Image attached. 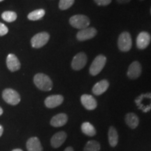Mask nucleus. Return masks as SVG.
<instances>
[{"label": "nucleus", "instance_id": "1", "mask_svg": "<svg viewBox=\"0 0 151 151\" xmlns=\"http://www.w3.org/2000/svg\"><path fill=\"white\" fill-rule=\"evenodd\" d=\"M35 86L42 91H50L52 88V82L48 76L44 73H37L34 77Z\"/></svg>", "mask_w": 151, "mask_h": 151}, {"label": "nucleus", "instance_id": "2", "mask_svg": "<svg viewBox=\"0 0 151 151\" xmlns=\"http://www.w3.org/2000/svg\"><path fill=\"white\" fill-rule=\"evenodd\" d=\"M69 23L73 27L81 30L86 29L90 25V20L88 16L78 14L71 17L69 19Z\"/></svg>", "mask_w": 151, "mask_h": 151}, {"label": "nucleus", "instance_id": "3", "mask_svg": "<svg viewBox=\"0 0 151 151\" xmlns=\"http://www.w3.org/2000/svg\"><path fill=\"white\" fill-rule=\"evenodd\" d=\"M106 63V58L103 55H99L96 57L90 67V73L92 76H97L102 71Z\"/></svg>", "mask_w": 151, "mask_h": 151}, {"label": "nucleus", "instance_id": "4", "mask_svg": "<svg viewBox=\"0 0 151 151\" xmlns=\"http://www.w3.org/2000/svg\"><path fill=\"white\" fill-rule=\"evenodd\" d=\"M132 46V41L130 34L128 32H123L120 34L118 40V47L122 52L129 51Z\"/></svg>", "mask_w": 151, "mask_h": 151}, {"label": "nucleus", "instance_id": "5", "mask_svg": "<svg viewBox=\"0 0 151 151\" xmlns=\"http://www.w3.org/2000/svg\"><path fill=\"white\" fill-rule=\"evenodd\" d=\"M2 97L9 104L15 106L18 104L20 101V96L16 90L6 88L2 92Z\"/></svg>", "mask_w": 151, "mask_h": 151}, {"label": "nucleus", "instance_id": "6", "mask_svg": "<svg viewBox=\"0 0 151 151\" xmlns=\"http://www.w3.org/2000/svg\"><path fill=\"white\" fill-rule=\"evenodd\" d=\"M49 39H50V35L48 32H43L38 33L32 38V46L35 48H40L48 42Z\"/></svg>", "mask_w": 151, "mask_h": 151}, {"label": "nucleus", "instance_id": "7", "mask_svg": "<svg viewBox=\"0 0 151 151\" xmlns=\"http://www.w3.org/2000/svg\"><path fill=\"white\" fill-rule=\"evenodd\" d=\"M87 60H88V58L85 52H78L73 57L72 62H71V67L75 71L81 70L86 65Z\"/></svg>", "mask_w": 151, "mask_h": 151}, {"label": "nucleus", "instance_id": "8", "mask_svg": "<svg viewBox=\"0 0 151 151\" xmlns=\"http://www.w3.org/2000/svg\"><path fill=\"white\" fill-rule=\"evenodd\" d=\"M97 31L94 27H87L77 33L76 38L78 41H84L91 39L97 35Z\"/></svg>", "mask_w": 151, "mask_h": 151}, {"label": "nucleus", "instance_id": "9", "mask_svg": "<svg viewBox=\"0 0 151 151\" xmlns=\"http://www.w3.org/2000/svg\"><path fill=\"white\" fill-rule=\"evenodd\" d=\"M151 40V36L147 32H141L137 39V46L140 50H143L149 46Z\"/></svg>", "mask_w": 151, "mask_h": 151}, {"label": "nucleus", "instance_id": "10", "mask_svg": "<svg viewBox=\"0 0 151 151\" xmlns=\"http://www.w3.org/2000/svg\"><path fill=\"white\" fill-rule=\"evenodd\" d=\"M142 72V67L138 61L133 62L129 65L127 70V76L130 79H137L140 76Z\"/></svg>", "mask_w": 151, "mask_h": 151}, {"label": "nucleus", "instance_id": "11", "mask_svg": "<svg viewBox=\"0 0 151 151\" xmlns=\"http://www.w3.org/2000/svg\"><path fill=\"white\" fill-rule=\"evenodd\" d=\"M81 101L87 110L92 111L97 108V102L93 96L90 94H83L81 97Z\"/></svg>", "mask_w": 151, "mask_h": 151}, {"label": "nucleus", "instance_id": "12", "mask_svg": "<svg viewBox=\"0 0 151 151\" xmlns=\"http://www.w3.org/2000/svg\"><path fill=\"white\" fill-rule=\"evenodd\" d=\"M64 101L63 96L60 94H55V95L49 96L45 99V105L49 109H53L62 104Z\"/></svg>", "mask_w": 151, "mask_h": 151}, {"label": "nucleus", "instance_id": "13", "mask_svg": "<svg viewBox=\"0 0 151 151\" xmlns=\"http://www.w3.org/2000/svg\"><path fill=\"white\" fill-rule=\"evenodd\" d=\"M6 65L8 69L12 72L19 70L21 67L20 62L14 54H9L6 58Z\"/></svg>", "mask_w": 151, "mask_h": 151}, {"label": "nucleus", "instance_id": "14", "mask_svg": "<svg viewBox=\"0 0 151 151\" xmlns=\"http://www.w3.org/2000/svg\"><path fill=\"white\" fill-rule=\"evenodd\" d=\"M66 139H67V134L65 132H59L55 134L50 139L51 146L55 148H59L63 144Z\"/></svg>", "mask_w": 151, "mask_h": 151}, {"label": "nucleus", "instance_id": "15", "mask_svg": "<svg viewBox=\"0 0 151 151\" xmlns=\"http://www.w3.org/2000/svg\"><path fill=\"white\" fill-rule=\"evenodd\" d=\"M68 121V117L65 113H59L56 115L50 120V124L52 127H59L66 124Z\"/></svg>", "mask_w": 151, "mask_h": 151}, {"label": "nucleus", "instance_id": "16", "mask_svg": "<svg viewBox=\"0 0 151 151\" xmlns=\"http://www.w3.org/2000/svg\"><path fill=\"white\" fill-rule=\"evenodd\" d=\"M109 87V82L107 80L100 81L96 83L92 88V92L95 95H101L108 90Z\"/></svg>", "mask_w": 151, "mask_h": 151}, {"label": "nucleus", "instance_id": "17", "mask_svg": "<svg viewBox=\"0 0 151 151\" xmlns=\"http://www.w3.org/2000/svg\"><path fill=\"white\" fill-rule=\"evenodd\" d=\"M26 146L28 151H43L42 146L37 137H32L28 139Z\"/></svg>", "mask_w": 151, "mask_h": 151}, {"label": "nucleus", "instance_id": "18", "mask_svg": "<svg viewBox=\"0 0 151 151\" xmlns=\"http://www.w3.org/2000/svg\"><path fill=\"white\" fill-rule=\"evenodd\" d=\"M126 124H127L128 127H129L131 129H135L138 127L139 124V119L135 113H127L124 118Z\"/></svg>", "mask_w": 151, "mask_h": 151}, {"label": "nucleus", "instance_id": "19", "mask_svg": "<svg viewBox=\"0 0 151 151\" xmlns=\"http://www.w3.org/2000/svg\"><path fill=\"white\" fill-rule=\"evenodd\" d=\"M109 141L111 147H115L117 146L118 143V134L116 128L111 126L109 128Z\"/></svg>", "mask_w": 151, "mask_h": 151}, {"label": "nucleus", "instance_id": "20", "mask_svg": "<svg viewBox=\"0 0 151 151\" xmlns=\"http://www.w3.org/2000/svg\"><path fill=\"white\" fill-rule=\"evenodd\" d=\"M81 131H82L84 134L89 136V137H94L96 134V133H97L94 126L88 122H85L82 124V125H81Z\"/></svg>", "mask_w": 151, "mask_h": 151}, {"label": "nucleus", "instance_id": "21", "mask_svg": "<svg viewBox=\"0 0 151 151\" xmlns=\"http://www.w3.org/2000/svg\"><path fill=\"white\" fill-rule=\"evenodd\" d=\"M46 11L43 9H37V10L32 11L28 14L27 18L29 20H32V21H35V20H38L39 19L42 18L43 16H45Z\"/></svg>", "mask_w": 151, "mask_h": 151}, {"label": "nucleus", "instance_id": "22", "mask_svg": "<svg viewBox=\"0 0 151 151\" xmlns=\"http://www.w3.org/2000/svg\"><path fill=\"white\" fill-rule=\"evenodd\" d=\"M100 144L96 141H90L86 143L83 151H99Z\"/></svg>", "mask_w": 151, "mask_h": 151}, {"label": "nucleus", "instance_id": "23", "mask_svg": "<svg viewBox=\"0 0 151 151\" xmlns=\"http://www.w3.org/2000/svg\"><path fill=\"white\" fill-rule=\"evenodd\" d=\"M1 18L6 22H14L17 19V14L14 11H5L1 14Z\"/></svg>", "mask_w": 151, "mask_h": 151}, {"label": "nucleus", "instance_id": "24", "mask_svg": "<svg viewBox=\"0 0 151 151\" xmlns=\"http://www.w3.org/2000/svg\"><path fill=\"white\" fill-rule=\"evenodd\" d=\"M75 0H60L59 8L61 10H67L74 4Z\"/></svg>", "mask_w": 151, "mask_h": 151}, {"label": "nucleus", "instance_id": "25", "mask_svg": "<svg viewBox=\"0 0 151 151\" xmlns=\"http://www.w3.org/2000/svg\"><path fill=\"white\" fill-rule=\"evenodd\" d=\"M9 29L4 24L0 22V37H2L4 36L8 33Z\"/></svg>", "mask_w": 151, "mask_h": 151}, {"label": "nucleus", "instance_id": "26", "mask_svg": "<svg viewBox=\"0 0 151 151\" xmlns=\"http://www.w3.org/2000/svg\"><path fill=\"white\" fill-rule=\"evenodd\" d=\"M94 1L99 6H107L110 4L112 0H94Z\"/></svg>", "mask_w": 151, "mask_h": 151}, {"label": "nucleus", "instance_id": "27", "mask_svg": "<svg viewBox=\"0 0 151 151\" xmlns=\"http://www.w3.org/2000/svg\"><path fill=\"white\" fill-rule=\"evenodd\" d=\"M119 4H127L129 3L131 0H116Z\"/></svg>", "mask_w": 151, "mask_h": 151}, {"label": "nucleus", "instance_id": "28", "mask_svg": "<svg viewBox=\"0 0 151 151\" xmlns=\"http://www.w3.org/2000/svg\"><path fill=\"white\" fill-rule=\"evenodd\" d=\"M3 132H4V128H3L2 126L0 124V137H1V135H2Z\"/></svg>", "mask_w": 151, "mask_h": 151}, {"label": "nucleus", "instance_id": "29", "mask_svg": "<svg viewBox=\"0 0 151 151\" xmlns=\"http://www.w3.org/2000/svg\"><path fill=\"white\" fill-rule=\"evenodd\" d=\"M65 151H73V149L72 147H67L65 150Z\"/></svg>", "mask_w": 151, "mask_h": 151}, {"label": "nucleus", "instance_id": "30", "mask_svg": "<svg viewBox=\"0 0 151 151\" xmlns=\"http://www.w3.org/2000/svg\"><path fill=\"white\" fill-rule=\"evenodd\" d=\"M2 114H3V109L0 107V116H1Z\"/></svg>", "mask_w": 151, "mask_h": 151}, {"label": "nucleus", "instance_id": "31", "mask_svg": "<svg viewBox=\"0 0 151 151\" xmlns=\"http://www.w3.org/2000/svg\"><path fill=\"white\" fill-rule=\"evenodd\" d=\"M12 151H22L21 149H14V150H13Z\"/></svg>", "mask_w": 151, "mask_h": 151}, {"label": "nucleus", "instance_id": "32", "mask_svg": "<svg viewBox=\"0 0 151 151\" xmlns=\"http://www.w3.org/2000/svg\"><path fill=\"white\" fill-rule=\"evenodd\" d=\"M4 1V0H0V2H1V1Z\"/></svg>", "mask_w": 151, "mask_h": 151}, {"label": "nucleus", "instance_id": "33", "mask_svg": "<svg viewBox=\"0 0 151 151\" xmlns=\"http://www.w3.org/2000/svg\"><path fill=\"white\" fill-rule=\"evenodd\" d=\"M150 13H151V9H150Z\"/></svg>", "mask_w": 151, "mask_h": 151}]
</instances>
